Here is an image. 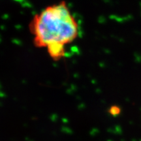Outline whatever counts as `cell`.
Masks as SVG:
<instances>
[{
  "label": "cell",
  "mask_w": 141,
  "mask_h": 141,
  "mask_svg": "<svg viewBox=\"0 0 141 141\" xmlns=\"http://www.w3.org/2000/svg\"><path fill=\"white\" fill-rule=\"evenodd\" d=\"M119 111H120V110H119V108H118L116 106H112V107L110 108V113L112 115L118 114V113H119Z\"/></svg>",
  "instance_id": "cell-2"
},
{
  "label": "cell",
  "mask_w": 141,
  "mask_h": 141,
  "mask_svg": "<svg viewBox=\"0 0 141 141\" xmlns=\"http://www.w3.org/2000/svg\"><path fill=\"white\" fill-rule=\"evenodd\" d=\"M69 8V5L62 2L35 14L29 28L36 47L46 50L65 48L76 40L79 26Z\"/></svg>",
  "instance_id": "cell-1"
}]
</instances>
